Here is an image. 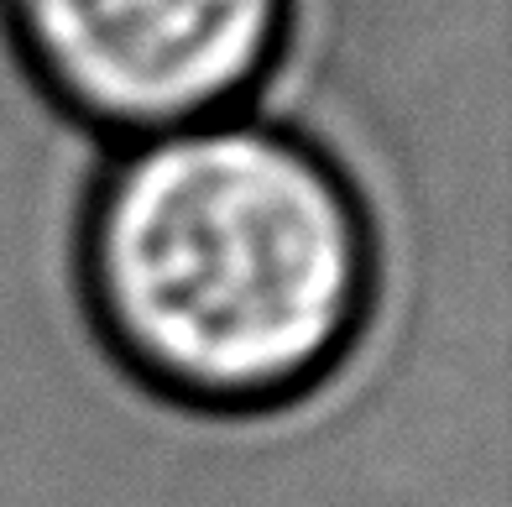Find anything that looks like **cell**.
I'll return each mask as SVG.
<instances>
[{
    "mask_svg": "<svg viewBox=\"0 0 512 507\" xmlns=\"http://www.w3.org/2000/svg\"><path fill=\"white\" fill-rule=\"evenodd\" d=\"M27 74L105 147L256 110L298 0H0Z\"/></svg>",
    "mask_w": 512,
    "mask_h": 507,
    "instance_id": "7a4b0ae2",
    "label": "cell"
},
{
    "mask_svg": "<svg viewBox=\"0 0 512 507\" xmlns=\"http://www.w3.org/2000/svg\"><path fill=\"white\" fill-rule=\"evenodd\" d=\"M95 335L152 398L277 413L356 361L377 236L324 147L256 110L110 147L79 225Z\"/></svg>",
    "mask_w": 512,
    "mask_h": 507,
    "instance_id": "6da1fadb",
    "label": "cell"
}]
</instances>
